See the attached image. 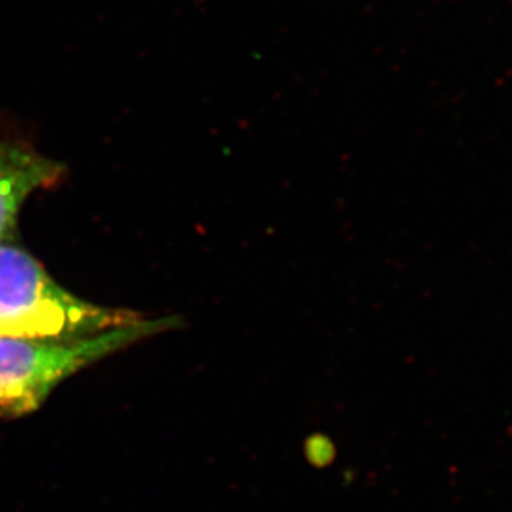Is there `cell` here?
Masks as SVG:
<instances>
[{
  "label": "cell",
  "mask_w": 512,
  "mask_h": 512,
  "mask_svg": "<svg viewBox=\"0 0 512 512\" xmlns=\"http://www.w3.org/2000/svg\"><path fill=\"white\" fill-rule=\"evenodd\" d=\"M178 325V318L140 320L77 340L0 336V418L32 413L62 381L127 346Z\"/></svg>",
  "instance_id": "cell-2"
},
{
  "label": "cell",
  "mask_w": 512,
  "mask_h": 512,
  "mask_svg": "<svg viewBox=\"0 0 512 512\" xmlns=\"http://www.w3.org/2000/svg\"><path fill=\"white\" fill-rule=\"evenodd\" d=\"M140 318L72 295L30 253L0 243V336L77 340Z\"/></svg>",
  "instance_id": "cell-1"
},
{
  "label": "cell",
  "mask_w": 512,
  "mask_h": 512,
  "mask_svg": "<svg viewBox=\"0 0 512 512\" xmlns=\"http://www.w3.org/2000/svg\"><path fill=\"white\" fill-rule=\"evenodd\" d=\"M62 163L24 142H0V243L12 237L20 208L40 188L54 187L64 175Z\"/></svg>",
  "instance_id": "cell-3"
}]
</instances>
